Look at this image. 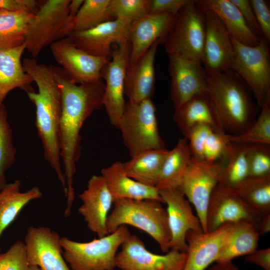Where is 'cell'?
I'll list each match as a JSON object with an SVG mask.
<instances>
[{
  "mask_svg": "<svg viewBox=\"0 0 270 270\" xmlns=\"http://www.w3.org/2000/svg\"><path fill=\"white\" fill-rule=\"evenodd\" d=\"M21 184L20 181L16 180L6 184L0 190V238L4 231L14 220L24 207L30 201L42 196V192L37 186L21 192Z\"/></svg>",
  "mask_w": 270,
  "mask_h": 270,
  "instance_id": "4dcf8cb0",
  "label": "cell"
},
{
  "mask_svg": "<svg viewBox=\"0 0 270 270\" xmlns=\"http://www.w3.org/2000/svg\"><path fill=\"white\" fill-rule=\"evenodd\" d=\"M24 44L16 48L0 50V106L8 94L16 88L26 92L33 91L32 78L23 68L22 56Z\"/></svg>",
  "mask_w": 270,
  "mask_h": 270,
  "instance_id": "4316f807",
  "label": "cell"
},
{
  "mask_svg": "<svg viewBox=\"0 0 270 270\" xmlns=\"http://www.w3.org/2000/svg\"><path fill=\"white\" fill-rule=\"evenodd\" d=\"M168 58L174 108L196 95L208 92L207 74L202 64L178 56Z\"/></svg>",
  "mask_w": 270,
  "mask_h": 270,
  "instance_id": "d6986e66",
  "label": "cell"
},
{
  "mask_svg": "<svg viewBox=\"0 0 270 270\" xmlns=\"http://www.w3.org/2000/svg\"><path fill=\"white\" fill-rule=\"evenodd\" d=\"M132 22L116 18L83 32H72L68 36L80 49L98 56L111 58L112 46H130L129 30Z\"/></svg>",
  "mask_w": 270,
  "mask_h": 270,
  "instance_id": "2e32d148",
  "label": "cell"
},
{
  "mask_svg": "<svg viewBox=\"0 0 270 270\" xmlns=\"http://www.w3.org/2000/svg\"><path fill=\"white\" fill-rule=\"evenodd\" d=\"M222 166L216 162L200 160L192 157L191 164L179 188L195 208L202 230L207 232L206 215L211 194L220 182Z\"/></svg>",
  "mask_w": 270,
  "mask_h": 270,
  "instance_id": "30bf717a",
  "label": "cell"
},
{
  "mask_svg": "<svg viewBox=\"0 0 270 270\" xmlns=\"http://www.w3.org/2000/svg\"><path fill=\"white\" fill-rule=\"evenodd\" d=\"M84 0H72L69 4V15L74 18L82 4Z\"/></svg>",
  "mask_w": 270,
  "mask_h": 270,
  "instance_id": "f907efd6",
  "label": "cell"
},
{
  "mask_svg": "<svg viewBox=\"0 0 270 270\" xmlns=\"http://www.w3.org/2000/svg\"><path fill=\"white\" fill-rule=\"evenodd\" d=\"M110 0H84L72 20V32H83L114 20L110 10Z\"/></svg>",
  "mask_w": 270,
  "mask_h": 270,
  "instance_id": "e575fe53",
  "label": "cell"
},
{
  "mask_svg": "<svg viewBox=\"0 0 270 270\" xmlns=\"http://www.w3.org/2000/svg\"><path fill=\"white\" fill-rule=\"evenodd\" d=\"M71 0L41 1L38 12L28 22L24 46L31 57L36 58L42 50L72 32L69 15Z\"/></svg>",
  "mask_w": 270,
  "mask_h": 270,
  "instance_id": "52a82bcc",
  "label": "cell"
},
{
  "mask_svg": "<svg viewBox=\"0 0 270 270\" xmlns=\"http://www.w3.org/2000/svg\"><path fill=\"white\" fill-rule=\"evenodd\" d=\"M248 162L250 177L270 175V145L248 144Z\"/></svg>",
  "mask_w": 270,
  "mask_h": 270,
  "instance_id": "f35d334b",
  "label": "cell"
},
{
  "mask_svg": "<svg viewBox=\"0 0 270 270\" xmlns=\"http://www.w3.org/2000/svg\"><path fill=\"white\" fill-rule=\"evenodd\" d=\"M24 72L32 79L38 91L26 92L36 107L35 125L42 142L44 157L55 172L66 196V181L62 170L60 126L62 111L61 91L50 66L40 64L36 58L22 60Z\"/></svg>",
  "mask_w": 270,
  "mask_h": 270,
  "instance_id": "7a4b0ae2",
  "label": "cell"
},
{
  "mask_svg": "<svg viewBox=\"0 0 270 270\" xmlns=\"http://www.w3.org/2000/svg\"><path fill=\"white\" fill-rule=\"evenodd\" d=\"M206 270H240L232 261L216 262Z\"/></svg>",
  "mask_w": 270,
  "mask_h": 270,
  "instance_id": "c3c4849f",
  "label": "cell"
},
{
  "mask_svg": "<svg viewBox=\"0 0 270 270\" xmlns=\"http://www.w3.org/2000/svg\"><path fill=\"white\" fill-rule=\"evenodd\" d=\"M182 268H180L177 269V270H182Z\"/></svg>",
  "mask_w": 270,
  "mask_h": 270,
  "instance_id": "f5cc1de1",
  "label": "cell"
},
{
  "mask_svg": "<svg viewBox=\"0 0 270 270\" xmlns=\"http://www.w3.org/2000/svg\"><path fill=\"white\" fill-rule=\"evenodd\" d=\"M151 0H110V10L113 18L132 22L148 14Z\"/></svg>",
  "mask_w": 270,
  "mask_h": 270,
  "instance_id": "74e56055",
  "label": "cell"
},
{
  "mask_svg": "<svg viewBox=\"0 0 270 270\" xmlns=\"http://www.w3.org/2000/svg\"><path fill=\"white\" fill-rule=\"evenodd\" d=\"M131 234L126 225L88 242L60 238L62 255L71 270H114L118 249Z\"/></svg>",
  "mask_w": 270,
  "mask_h": 270,
  "instance_id": "5b68a950",
  "label": "cell"
},
{
  "mask_svg": "<svg viewBox=\"0 0 270 270\" xmlns=\"http://www.w3.org/2000/svg\"><path fill=\"white\" fill-rule=\"evenodd\" d=\"M28 270H42L39 267L35 266H30Z\"/></svg>",
  "mask_w": 270,
  "mask_h": 270,
  "instance_id": "816d5d0a",
  "label": "cell"
},
{
  "mask_svg": "<svg viewBox=\"0 0 270 270\" xmlns=\"http://www.w3.org/2000/svg\"><path fill=\"white\" fill-rule=\"evenodd\" d=\"M177 14L149 13L131 22L129 30L130 52L128 64L138 60L156 40L164 42Z\"/></svg>",
  "mask_w": 270,
  "mask_h": 270,
  "instance_id": "44dd1931",
  "label": "cell"
},
{
  "mask_svg": "<svg viewBox=\"0 0 270 270\" xmlns=\"http://www.w3.org/2000/svg\"><path fill=\"white\" fill-rule=\"evenodd\" d=\"M168 150H148L122 162L126 174L146 186L156 187Z\"/></svg>",
  "mask_w": 270,
  "mask_h": 270,
  "instance_id": "f546056e",
  "label": "cell"
},
{
  "mask_svg": "<svg viewBox=\"0 0 270 270\" xmlns=\"http://www.w3.org/2000/svg\"><path fill=\"white\" fill-rule=\"evenodd\" d=\"M114 202L121 199L157 200L164 204L158 189L139 182L125 173L123 163L116 161L101 170Z\"/></svg>",
  "mask_w": 270,
  "mask_h": 270,
  "instance_id": "d4e9b609",
  "label": "cell"
},
{
  "mask_svg": "<svg viewBox=\"0 0 270 270\" xmlns=\"http://www.w3.org/2000/svg\"><path fill=\"white\" fill-rule=\"evenodd\" d=\"M197 2L195 0L178 12L164 42L168 56H178L202 65L206 20Z\"/></svg>",
  "mask_w": 270,
  "mask_h": 270,
  "instance_id": "ba28073f",
  "label": "cell"
},
{
  "mask_svg": "<svg viewBox=\"0 0 270 270\" xmlns=\"http://www.w3.org/2000/svg\"><path fill=\"white\" fill-rule=\"evenodd\" d=\"M40 1L36 0H0V9L12 12H30L35 14L38 10Z\"/></svg>",
  "mask_w": 270,
  "mask_h": 270,
  "instance_id": "f6af8a7d",
  "label": "cell"
},
{
  "mask_svg": "<svg viewBox=\"0 0 270 270\" xmlns=\"http://www.w3.org/2000/svg\"><path fill=\"white\" fill-rule=\"evenodd\" d=\"M230 134L212 130L208 136L204 146L203 160L214 162L222 159L230 143Z\"/></svg>",
  "mask_w": 270,
  "mask_h": 270,
  "instance_id": "ab89813d",
  "label": "cell"
},
{
  "mask_svg": "<svg viewBox=\"0 0 270 270\" xmlns=\"http://www.w3.org/2000/svg\"><path fill=\"white\" fill-rule=\"evenodd\" d=\"M208 93L224 128L230 135L245 131L255 120L256 106L251 91L234 71L207 74Z\"/></svg>",
  "mask_w": 270,
  "mask_h": 270,
  "instance_id": "3957f363",
  "label": "cell"
},
{
  "mask_svg": "<svg viewBox=\"0 0 270 270\" xmlns=\"http://www.w3.org/2000/svg\"><path fill=\"white\" fill-rule=\"evenodd\" d=\"M116 256V266L120 270H176L183 268L186 253L170 250L165 254L148 250L144 242L131 234Z\"/></svg>",
  "mask_w": 270,
  "mask_h": 270,
  "instance_id": "7c38bea8",
  "label": "cell"
},
{
  "mask_svg": "<svg viewBox=\"0 0 270 270\" xmlns=\"http://www.w3.org/2000/svg\"><path fill=\"white\" fill-rule=\"evenodd\" d=\"M257 230L260 234L270 232V214L265 215L260 218L257 226Z\"/></svg>",
  "mask_w": 270,
  "mask_h": 270,
  "instance_id": "681fc988",
  "label": "cell"
},
{
  "mask_svg": "<svg viewBox=\"0 0 270 270\" xmlns=\"http://www.w3.org/2000/svg\"><path fill=\"white\" fill-rule=\"evenodd\" d=\"M24 242L18 240L4 252H0V270H28Z\"/></svg>",
  "mask_w": 270,
  "mask_h": 270,
  "instance_id": "60d3db41",
  "label": "cell"
},
{
  "mask_svg": "<svg viewBox=\"0 0 270 270\" xmlns=\"http://www.w3.org/2000/svg\"><path fill=\"white\" fill-rule=\"evenodd\" d=\"M256 120L243 132L230 134L231 142L270 145V103L264 104Z\"/></svg>",
  "mask_w": 270,
  "mask_h": 270,
  "instance_id": "8d00e7d4",
  "label": "cell"
},
{
  "mask_svg": "<svg viewBox=\"0 0 270 270\" xmlns=\"http://www.w3.org/2000/svg\"><path fill=\"white\" fill-rule=\"evenodd\" d=\"M245 260L254 264L263 270H270V248L256 249L245 256Z\"/></svg>",
  "mask_w": 270,
  "mask_h": 270,
  "instance_id": "7dc6e473",
  "label": "cell"
},
{
  "mask_svg": "<svg viewBox=\"0 0 270 270\" xmlns=\"http://www.w3.org/2000/svg\"><path fill=\"white\" fill-rule=\"evenodd\" d=\"M238 8L245 20L258 36L262 38L260 28L258 25L254 12L250 0H230Z\"/></svg>",
  "mask_w": 270,
  "mask_h": 270,
  "instance_id": "bcb514c9",
  "label": "cell"
},
{
  "mask_svg": "<svg viewBox=\"0 0 270 270\" xmlns=\"http://www.w3.org/2000/svg\"><path fill=\"white\" fill-rule=\"evenodd\" d=\"M232 40L234 56L230 70L248 86L260 108L264 104L270 103L269 42L262 38L256 45L248 46L232 38Z\"/></svg>",
  "mask_w": 270,
  "mask_h": 270,
  "instance_id": "9c48e42d",
  "label": "cell"
},
{
  "mask_svg": "<svg viewBox=\"0 0 270 270\" xmlns=\"http://www.w3.org/2000/svg\"><path fill=\"white\" fill-rule=\"evenodd\" d=\"M198 4L216 14L230 36L240 44L254 46L260 42L262 38L250 28L230 0H200Z\"/></svg>",
  "mask_w": 270,
  "mask_h": 270,
  "instance_id": "484cf974",
  "label": "cell"
},
{
  "mask_svg": "<svg viewBox=\"0 0 270 270\" xmlns=\"http://www.w3.org/2000/svg\"><path fill=\"white\" fill-rule=\"evenodd\" d=\"M130 157L148 150H164L152 99L126 102L118 128Z\"/></svg>",
  "mask_w": 270,
  "mask_h": 270,
  "instance_id": "8992f818",
  "label": "cell"
},
{
  "mask_svg": "<svg viewBox=\"0 0 270 270\" xmlns=\"http://www.w3.org/2000/svg\"><path fill=\"white\" fill-rule=\"evenodd\" d=\"M262 38L270 41V10L268 2L250 0Z\"/></svg>",
  "mask_w": 270,
  "mask_h": 270,
  "instance_id": "7bdbcfd3",
  "label": "cell"
},
{
  "mask_svg": "<svg viewBox=\"0 0 270 270\" xmlns=\"http://www.w3.org/2000/svg\"><path fill=\"white\" fill-rule=\"evenodd\" d=\"M172 120L184 138L195 126L204 124L225 132L217 110L208 92L196 95L174 108Z\"/></svg>",
  "mask_w": 270,
  "mask_h": 270,
  "instance_id": "cb8c5ba5",
  "label": "cell"
},
{
  "mask_svg": "<svg viewBox=\"0 0 270 270\" xmlns=\"http://www.w3.org/2000/svg\"><path fill=\"white\" fill-rule=\"evenodd\" d=\"M5 105L0 106V190L8 184L6 173L16 160V150Z\"/></svg>",
  "mask_w": 270,
  "mask_h": 270,
  "instance_id": "d590c367",
  "label": "cell"
},
{
  "mask_svg": "<svg viewBox=\"0 0 270 270\" xmlns=\"http://www.w3.org/2000/svg\"><path fill=\"white\" fill-rule=\"evenodd\" d=\"M260 236L256 227L250 222L232 224L216 262L232 261L250 254L257 249Z\"/></svg>",
  "mask_w": 270,
  "mask_h": 270,
  "instance_id": "83f0119b",
  "label": "cell"
},
{
  "mask_svg": "<svg viewBox=\"0 0 270 270\" xmlns=\"http://www.w3.org/2000/svg\"><path fill=\"white\" fill-rule=\"evenodd\" d=\"M214 130L210 126L200 124L194 126L186 138L188 140V146L192 157L197 160H203V148L204 142L210 134Z\"/></svg>",
  "mask_w": 270,
  "mask_h": 270,
  "instance_id": "b9f144b4",
  "label": "cell"
},
{
  "mask_svg": "<svg viewBox=\"0 0 270 270\" xmlns=\"http://www.w3.org/2000/svg\"><path fill=\"white\" fill-rule=\"evenodd\" d=\"M261 218L246 204L234 188L219 183L213 190L206 210V230L212 232L228 224L248 222L257 229Z\"/></svg>",
  "mask_w": 270,
  "mask_h": 270,
  "instance_id": "5bb4252c",
  "label": "cell"
},
{
  "mask_svg": "<svg viewBox=\"0 0 270 270\" xmlns=\"http://www.w3.org/2000/svg\"><path fill=\"white\" fill-rule=\"evenodd\" d=\"M192 160L188 140L179 139L175 146L168 150L163 162L156 188L158 190L179 188Z\"/></svg>",
  "mask_w": 270,
  "mask_h": 270,
  "instance_id": "f1b7e54d",
  "label": "cell"
},
{
  "mask_svg": "<svg viewBox=\"0 0 270 270\" xmlns=\"http://www.w3.org/2000/svg\"><path fill=\"white\" fill-rule=\"evenodd\" d=\"M166 210L171 234L170 250L186 253V236L189 230L203 232L200 222L192 212L190 202L178 188L158 190Z\"/></svg>",
  "mask_w": 270,
  "mask_h": 270,
  "instance_id": "e0dca14e",
  "label": "cell"
},
{
  "mask_svg": "<svg viewBox=\"0 0 270 270\" xmlns=\"http://www.w3.org/2000/svg\"><path fill=\"white\" fill-rule=\"evenodd\" d=\"M130 46H118L112 50L110 61L103 68L102 78L104 80L102 106L110 124L118 128L126 102L124 98L126 72Z\"/></svg>",
  "mask_w": 270,
  "mask_h": 270,
  "instance_id": "4fadbf2b",
  "label": "cell"
},
{
  "mask_svg": "<svg viewBox=\"0 0 270 270\" xmlns=\"http://www.w3.org/2000/svg\"><path fill=\"white\" fill-rule=\"evenodd\" d=\"M232 224L206 232L189 230L186 236L187 250L182 270H206L215 262Z\"/></svg>",
  "mask_w": 270,
  "mask_h": 270,
  "instance_id": "7402d4cb",
  "label": "cell"
},
{
  "mask_svg": "<svg viewBox=\"0 0 270 270\" xmlns=\"http://www.w3.org/2000/svg\"><path fill=\"white\" fill-rule=\"evenodd\" d=\"M198 5L202 9L206 20L202 66L209 74L228 70L234 56L232 38L216 14Z\"/></svg>",
  "mask_w": 270,
  "mask_h": 270,
  "instance_id": "9a60e30c",
  "label": "cell"
},
{
  "mask_svg": "<svg viewBox=\"0 0 270 270\" xmlns=\"http://www.w3.org/2000/svg\"><path fill=\"white\" fill-rule=\"evenodd\" d=\"M106 228L108 234L122 225H130L150 236L164 252L170 250L171 234L166 210L157 200L121 199L114 202Z\"/></svg>",
  "mask_w": 270,
  "mask_h": 270,
  "instance_id": "277c9868",
  "label": "cell"
},
{
  "mask_svg": "<svg viewBox=\"0 0 270 270\" xmlns=\"http://www.w3.org/2000/svg\"><path fill=\"white\" fill-rule=\"evenodd\" d=\"M82 204L78 210L88 229L98 238L108 234L106 222L114 203L113 198L102 175H93L86 188L78 195Z\"/></svg>",
  "mask_w": 270,
  "mask_h": 270,
  "instance_id": "ffe728a7",
  "label": "cell"
},
{
  "mask_svg": "<svg viewBox=\"0 0 270 270\" xmlns=\"http://www.w3.org/2000/svg\"><path fill=\"white\" fill-rule=\"evenodd\" d=\"M195 0H151L149 13L177 14L186 5Z\"/></svg>",
  "mask_w": 270,
  "mask_h": 270,
  "instance_id": "ee69618b",
  "label": "cell"
},
{
  "mask_svg": "<svg viewBox=\"0 0 270 270\" xmlns=\"http://www.w3.org/2000/svg\"><path fill=\"white\" fill-rule=\"evenodd\" d=\"M163 42L156 40L136 62L128 64L124 85V94L128 100L140 102L152 99L155 88L154 62L157 48Z\"/></svg>",
  "mask_w": 270,
  "mask_h": 270,
  "instance_id": "603a6c76",
  "label": "cell"
},
{
  "mask_svg": "<svg viewBox=\"0 0 270 270\" xmlns=\"http://www.w3.org/2000/svg\"><path fill=\"white\" fill-rule=\"evenodd\" d=\"M52 55L68 78L76 84L102 79L101 72L110 58L91 55L66 37L52 44Z\"/></svg>",
  "mask_w": 270,
  "mask_h": 270,
  "instance_id": "8fae6325",
  "label": "cell"
},
{
  "mask_svg": "<svg viewBox=\"0 0 270 270\" xmlns=\"http://www.w3.org/2000/svg\"><path fill=\"white\" fill-rule=\"evenodd\" d=\"M34 15L0 9V50L24 44L28 24Z\"/></svg>",
  "mask_w": 270,
  "mask_h": 270,
  "instance_id": "836d02e7",
  "label": "cell"
},
{
  "mask_svg": "<svg viewBox=\"0 0 270 270\" xmlns=\"http://www.w3.org/2000/svg\"><path fill=\"white\" fill-rule=\"evenodd\" d=\"M0 251H1V249H0Z\"/></svg>",
  "mask_w": 270,
  "mask_h": 270,
  "instance_id": "db71d44e",
  "label": "cell"
},
{
  "mask_svg": "<svg viewBox=\"0 0 270 270\" xmlns=\"http://www.w3.org/2000/svg\"><path fill=\"white\" fill-rule=\"evenodd\" d=\"M248 144L230 142L226 154L222 158L220 182L235 188L250 177L248 162Z\"/></svg>",
  "mask_w": 270,
  "mask_h": 270,
  "instance_id": "1f68e13d",
  "label": "cell"
},
{
  "mask_svg": "<svg viewBox=\"0 0 270 270\" xmlns=\"http://www.w3.org/2000/svg\"><path fill=\"white\" fill-rule=\"evenodd\" d=\"M234 189L258 216L270 214V175L250 176Z\"/></svg>",
  "mask_w": 270,
  "mask_h": 270,
  "instance_id": "d6a6232c",
  "label": "cell"
},
{
  "mask_svg": "<svg viewBox=\"0 0 270 270\" xmlns=\"http://www.w3.org/2000/svg\"><path fill=\"white\" fill-rule=\"evenodd\" d=\"M60 239L49 228L30 226L24 242L30 266L42 270H71L64 258Z\"/></svg>",
  "mask_w": 270,
  "mask_h": 270,
  "instance_id": "ac0fdd59",
  "label": "cell"
},
{
  "mask_svg": "<svg viewBox=\"0 0 270 270\" xmlns=\"http://www.w3.org/2000/svg\"><path fill=\"white\" fill-rule=\"evenodd\" d=\"M62 97L60 126L61 160L67 188L64 216L71 212L75 193L73 186L76 164L81 155L83 124L92 114L102 106L104 84L102 78L82 84L73 82L60 67L50 65Z\"/></svg>",
  "mask_w": 270,
  "mask_h": 270,
  "instance_id": "6da1fadb",
  "label": "cell"
}]
</instances>
